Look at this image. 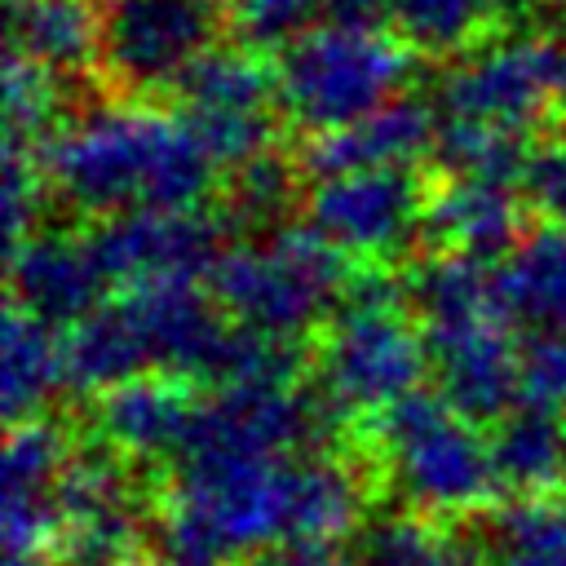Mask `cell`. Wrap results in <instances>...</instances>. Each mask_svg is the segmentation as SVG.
<instances>
[{"label":"cell","instance_id":"6da1fadb","mask_svg":"<svg viewBox=\"0 0 566 566\" xmlns=\"http://www.w3.org/2000/svg\"><path fill=\"white\" fill-rule=\"evenodd\" d=\"M44 172L80 212H195L217 164L195 142L181 115L150 106H102L44 146Z\"/></svg>","mask_w":566,"mask_h":566},{"label":"cell","instance_id":"7a4b0ae2","mask_svg":"<svg viewBox=\"0 0 566 566\" xmlns=\"http://www.w3.org/2000/svg\"><path fill=\"white\" fill-rule=\"evenodd\" d=\"M177 509L226 553L332 539L354 522V478L327 460H181Z\"/></svg>","mask_w":566,"mask_h":566},{"label":"cell","instance_id":"3957f363","mask_svg":"<svg viewBox=\"0 0 566 566\" xmlns=\"http://www.w3.org/2000/svg\"><path fill=\"white\" fill-rule=\"evenodd\" d=\"M407 71L411 62L398 35L318 22L279 53L274 88L292 124L327 137L402 97Z\"/></svg>","mask_w":566,"mask_h":566},{"label":"cell","instance_id":"277c9868","mask_svg":"<svg viewBox=\"0 0 566 566\" xmlns=\"http://www.w3.org/2000/svg\"><path fill=\"white\" fill-rule=\"evenodd\" d=\"M212 301L239 318V327L292 340L314 323L345 283V252L318 230L296 226L274 234L265 248H230L208 270Z\"/></svg>","mask_w":566,"mask_h":566},{"label":"cell","instance_id":"5b68a950","mask_svg":"<svg viewBox=\"0 0 566 566\" xmlns=\"http://www.w3.org/2000/svg\"><path fill=\"white\" fill-rule=\"evenodd\" d=\"M226 22V0H97V62L128 93L181 88Z\"/></svg>","mask_w":566,"mask_h":566},{"label":"cell","instance_id":"8992f818","mask_svg":"<svg viewBox=\"0 0 566 566\" xmlns=\"http://www.w3.org/2000/svg\"><path fill=\"white\" fill-rule=\"evenodd\" d=\"M429 367L424 336L398 314L394 292L385 283L358 287L340 318L332 323L323 349V385L336 407L354 411H389L402 398L420 394Z\"/></svg>","mask_w":566,"mask_h":566},{"label":"cell","instance_id":"52a82bcc","mask_svg":"<svg viewBox=\"0 0 566 566\" xmlns=\"http://www.w3.org/2000/svg\"><path fill=\"white\" fill-rule=\"evenodd\" d=\"M385 447L398 486L420 509H469L491 495L495 460L442 394H411L385 411Z\"/></svg>","mask_w":566,"mask_h":566},{"label":"cell","instance_id":"ba28073f","mask_svg":"<svg viewBox=\"0 0 566 566\" xmlns=\"http://www.w3.org/2000/svg\"><path fill=\"white\" fill-rule=\"evenodd\" d=\"M447 119H478L509 133L566 106V35L522 31L464 53L442 80Z\"/></svg>","mask_w":566,"mask_h":566},{"label":"cell","instance_id":"9c48e42d","mask_svg":"<svg viewBox=\"0 0 566 566\" xmlns=\"http://www.w3.org/2000/svg\"><path fill=\"white\" fill-rule=\"evenodd\" d=\"M181 119L217 168H248L270 146L274 71L256 49H212L177 88Z\"/></svg>","mask_w":566,"mask_h":566},{"label":"cell","instance_id":"30bf717a","mask_svg":"<svg viewBox=\"0 0 566 566\" xmlns=\"http://www.w3.org/2000/svg\"><path fill=\"white\" fill-rule=\"evenodd\" d=\"M424 190L411 168H363L318 177L310 190V230L340 252H389L424 226Z\"/></svg>","mask_w":566,"mask_h":566},{"label":"cell","instance_id":"8fae6325","mask_svg":"<svg viewBox=\"0 0 566 566\" xmlns=\"http://www.w3.org/2000/svg\"><path fill=\"white\" fill-rule=\"evenodd\" d=\"M442 402L464 420H504L522 394V358L500 314L424 327Z\"/></svg>","mask_w":566,"mask_h":566},{"label":"cell","instance_id":"7c38bea8","mask_svg":"<svg viewBox=\"0 0 566 566\" xmlns=\"http://www.w3.org/2000/svg\"><path fill=\"white\" fill-rule=\"evenodd\" d=\"M314 433V407L279 389H221L199 402L181 460H274Z\"/></svg>","mask_w":566,"mask_h":566},{"label":"cell","instance_id":"4fadbf2b","mask_svg":"<svg viewBox=\"0 0 566 566\" xmlns=\"http://www.w3.org/2000/svg\"><path fill=\"white\" fill-rule=\"evenodd\" d=\"M88 248L106 279L150 283V279H195L221 261L217 226L199 212H124L88 234Z\"/></svg>","mask_w":566,"mask_h":566},{"label":"cell","instance_id":"5bb4252c","mask_svg":"<svg viewBox=\"0 0 566 566\" xmlns=\"http://www.w3.org/2000/svg\"><path fill=\"white\" fill-rule=\"evenodd\" d=\"M119 310L128 314L133 332L142 336L150 363H164V367H172L181 376H199L203 380L226 323L217 318L212 296L195 287V279L133 283L128 296L119 301Z\"/></svg>","mask_w":566,"mask_h":566},{"label":"cell","instance_id":"9a60e30c","mask_svg":"<svg viewBox=\"0 0 566 566\" xmlns=\"http://www.w3.org/2000/svg\"><path fill=\"white\" fill-rule=\"evenodd\" d=\"M9 274L18 292V310L57 323H84L97 305V292L106 283L88 239L62 234V230H35L18 252H9Z\"/></svg>","mask_w":566,"mask_h":566},{"label":"cell","instance_id":"2e32d148","mask_svg":"<svg viewBox=\"0 0 566 566\" xmlns=\"http://www.w3.org/2000/svg\"><path fill=\"white\" fill-rule=\"evenodd\" d=\"M438 142V119L433 106L420 97H394L389 106H380L376 115L314 137L305 150V168L318 177H336V172H363V168H407L416 155L433 150Z\"/></svg>","mask_w":566,"mask_h":566},{"label":"cell","instance_id":"e0dca14e","mask_svg":"<svg viewBox=\"0 0 566 566\" xmlns=\"http://www.w3.org/2000/svg\"><path fill=\"white\" fill-rule=\"evenodd\" d=\"M66 464L62 438L40 424V420H22L9 433L4 447V539H9V557H35V544L62 522L57 517V473Z\"/></svg>","mask_w":566,"mask_h":566},{"label":"cell","instance_id":"ac0fdd59","mask_svg":"<svg viewBox=\"0 0 566 566\" xmlns=\"http://www.w3.org/2000/svg\"><path fill=\"white\" fill-rule=\"evenodd\" d=\"M504 323L531 327L535 340L566 336V226H539L495 270Z\"/></svg>","mask_w":566,"mask_h":566},{"label":"cell","instance_id":"d6986e66","mask_svg":"<svg viewBox=\"0 0 566 566\" xmlns=\"http://www.w3.org/2000/svg\"><path fill=\"white\" fill-rule=\"evenodd\" d=\"M195 411H199V402H190L177 380L137 376L102 398L97 420H102V433L124 451H142V455L177 451L181 455Z\"/></svg>","mask_w":566,"mask_h":566},{"label":"cell","instance_id":"ffe728a7","mask_svg":"<svg viewBox=\"0 0 566 566\" xmlns=\"http://www.w3.org/2000/svg\"><path fill=\"white\" fill-rule=\"evenodd\" d=\"M424 230L447 248L464 256H491L513 243L517 230V199L513 186L491 181H464L451 177L424 208Z\"/></svg>","mask_w":566,"mask_h":566},{"label":"cell","instance_id":"44dd1931","mask_svg":"<svg viewBox=\"0 0 566 566\" xmlns=\"http://www.w3.org/2000/svg\"><path fill=\"white\" fill-rule=\"evenodd\" d=\"M13 53L66 75L97 57V4L88 0H9Z\"/></svg>","mask_w":566,"mask_h":566},{"label":"cell","instance_id":"7402d4cb","mask_svg":"<svg viewBox=\"0 0 566 566\" xmlns=\"http://www.w3.org/2000/svg\"><path fill=\"white\" fill-rule=\"evenodd\" d=\"M146 363H150L146 345L119 305L93 310L84 323H75L62 336V376L71 389H84V394H93V389L111 394V389L137 380V371Z\"/></svg>","mask_w":566,"mask_h":566},{"label":"cell","instance_id":"603a6c76","mask_svg":"<svg viewBox=\"0 0 566 566\" xmlns=\"http://www.w3.org/2000/svg\"><path fill=\"white\" fill-rule=\"evenodd\" d=\"M53 385H66L62 376V336L27 314V310H9L4 318V340H0V394H4V411L13 424H22Z\"/></svg>","mask_w":566,"mask_h":566},{"label":"cell","instance_id":"cb8c5ba5","mask_svg":"<svg viewBox=\"0 0 566 566\" xmlns=\"http://www.w3.org/2000/svg\"><path fill=\"white\" fill-rule=\"evenodd\" d=\"M491 460H495V478L513 491L553 486L566 473V424H562V416L539 411V407L509 411L491 433Z\"/></svg>","mask_w":566,"mask_h":566},{"label":"cell","instance_id":"d4e9b609","mask_svg":"<svg viewBox=\"0 0 566 566\" xmlns=\"http://www.w3.org/2000/svg\"><path fill=\"white\" fill-rule=\"evenodd\" d=\"M407 292H411L416 310L424 314V327L500 314V305H495V270L482 256H464V252H442V256L424 261L411 274Z\"/></svg>","mask_w":566,"mask_h":566},{"label":"cell","instance_id":"484cf974","mask_svg":"<svg viewBox=\"0 0 566 566\" xmlns=\"http://www.w3.org/2000/svg\"><path fill=\"white\" fill-rule=\"evenodd\" d=\"M433 155L451 177L491 181V186L522 181L526 159H531V150L522 146V133H509V128H495V124H478V119H442Z\"/></svg>","mask_w":566,"mask_h":566},{"label":"cell","instance_id":"4316f807","mask_svg":"<svg viewBox=\"0 0 566 566\" xmlns=\"http://www.w3.org/2000/svg\"><path fill=\"white\" fill-rule=\"evenodd\" d=\"M491 18L486 0H385V22L389 31L420 53L451 57L464 53L482 22Z\"/></svg>","mask_w":566,"mask_h":566},{"label":"cell","instance_id":"83f0119b","mask_svg":"<svg viewBox=\"0 0 566 566\" xmlns=\"http://www.w3.org/2000/svg\"><path fill=\"white\" fill-rule=\"evenodd\" d=\"M486 566H566V504H509L491 526Z\"/></svg>","mask_w":566,"mask_h":566},{"label":"cell","instance_id":"f1b7e54d","mask_svg":"<svg viewBox=\"0 0 566 566\" xmlns=\"http://www.w3.org/2000/svg\"><path fill=\"white\" fill-rule=\"evenodd\" d=\"M296 371V345L252 327H226L203 371L217 389H279Z\"/></svg>","mask_w":566,"mask_h":566},{"label":"cell","instance_id":"f546056e","mask_svg":"<svg viewBox=\"0 0 566 566\" xmlns=\"http://www.w3.org/2000/svg\"><path fill=\"white\" fill-rule=\"evenodd\" d=\"M57 75L9 53V71H4V142L40 150L49 146V128L57 119Z\"/></svg>","mask_w":566,"mask_h":566},{"label":"cell","instance_id":"4dcf8cb0","mask_svg":"<svg viewBox=\"0 0 566 566\" xmlns=\"http://www.w3.org/2000/svg\"><path fill=\"white\" fill-rule=\"evenodd\" d=\"M53 500H57V517L71 522V526H84V522H97V517H111V513H124V478L115 464L97 460V455H80V460H66L62 473H57V486H53Z\"/></svg>","mask_w":566,"mask_h":566},{"label":"cell","instance_id":"1f68e13d","mask_svg":"<svg viewBox=\"0 0 566 566\" xmlns=\"http://www.w3.org/2000/svg\"><path fill=\"white\" fill-rule=\"evenodd\" d=\"M230 9V27L239 31L243 49H287L292 40H301L305 31H314L323 18V0H226Z\"/></svg>","mask_w":566,"mask_h":566},{"label":"cell","instance_id":"d6a6232c","mask_svg":"<svg viewBox=\"0 0 566 566\" xmlns=\"http://www.w3.org/2000/svg\"><path fill=\"white\" fill-rule=\"evenodd\" d=\"M358 566H442V544L416 517H385L358 531Z\"/></svg>","mask_w":566,"mask_h":566},{"label":"cell","instance_id":"836d02e7","mask_svg":"<svg viewBox=\"0 0 566 566\" xmlns=\"http://www.w3.org/2000/svg\"><path fill=\"white\" fill-rule=\"evenodd\" d=\"M35 203H40V164H35V150L4 142V195H0V212H4V248L9 252H18L35 234Z\"/></svg>","mask_w":566,"mask_h":566},{"label":"cell","instance_id":"e575fe53","mask_svg":"<svg viewBox=\"0 0 566 566\" xmlns=\"http://www.w3.org/2000/svg\"><path fill=\"white\" fill-rule=\"evenodd\" d=\"M522 195L531 199L535 212L548 217V226H566V137H548L531 146Z\"/></svg>","mask_w":566,"mask_h":566},{"label":"cell","instance_id":"d590c367","mask_svg":"<svg viewBox=\"0 0 566 566\" xmlns=\"http://www.w3.org/2000/svg\"><path fill=\"white\" fill-rule=\"evenodd\" d=\"M292 199V172L274 159V155H261L252 159L248 168H239V181H234V212L243 221H274Z\"/></svg>","mask_w":566,"mask_h":566},{"label":"cell","instance_id":"8d00e7d4","mask_svg":"<svg viewBox=\"0 0 566 566\" xmlns=\"http://www.w3.org/2000/svg\"><path fill=\"white\" fill-rule=\"evenodd\" d=\"M522 398L539 411H566V336H544L522 354Z\"/></svg>","mask_w":566,"mask_h":566},{"label":"cell","instance_id":"74e56055","mask_svg":"<svg viewBox=\"0 0 566 566\" xmlns=\"http://www.w3.org/2000/svg\"><path fill=\"white\" fill-rule=\"evenodd\" d=\"M226 548L181 509L168 513L159 544H155V566H226Z\"/></svg>","mask_w":566,"mask_h":566},{"label":"cell","instance_id":"f35d334b","mask_svg":"<svg viewBox=\"0 0 566 566\" xmlns=\"http://www.w3.org/2000/svg\"><path fill=\"white\" fill-rule=\"evenodd\" d=\"M256 566H358V562L340 557V553L327 548L323 539H301V544H279V548L265 553Z\"/></svg>","mask_w":566,"mask_h":566},{"label":"cell","instance_id":"ab89813d","mask_svg":"<svg viewBox=\"0 0 566 566\" xmlns=\"http://www.w3.org/2000/svg\"><path fill=\"white\" fill-rule=\"evenodd\" d=\"M323 22L380 31V22H385V0H323Z\"/></svg>","mask_w":566,"mask_h":566},{"label":"cell","instance_id":"60d3db41","mask_svg":"<svg viewBox=\"0 0 566 566\" xmlns=\"http://www.w3.org/2000/svg\"><path fill=\"white\" fill-rule=\"evenodd\" d=\"M535 0H486V9L491 13H500V18H517V13H526Z\"/></svg>","mask_w":566,"mask_h":566},{"label":"cell","instance_id":"b9f144b4","mask_svg":"<svg viewBox=\"0 0 566 566\" xmlns=\"http://www.w3.org/2000/svg\"><path fill=\"white\" fill-rule=\"evenodd\" d=\"M71 566H137V557H93V562H71Z\"/></svg>","mask_w":566,"mask_h":566}]
</instances>
